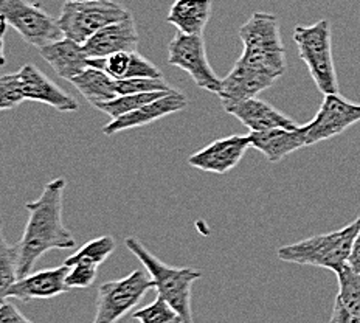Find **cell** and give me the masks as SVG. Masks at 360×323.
Wrapping results in <instances>:
<instances>
[{
  "instance_id": "obj_1",
  "label": "cell",
  "mask_w": 360,
  "mask_h": 323,
  "mask_svg": "<svg viewBox=\"0 0 360 323\" xmlns=\"http://www.w3.org/2000/svg\"><path fill=\"white\" fill-rule=\"evenodd\" d=\"M65 184L64 177L50 180L39 198L25 204L28 221L24 235L16 243L19 251V279L32 274L36 261L49 251L75 247V236L63 221Z\"/></svg>"
},
{
  "instance_id": "obj_2",
  "label": "cell",
  "mask_w": 360,
  "mask_h": 323,
  "mask_svg": "<svg viewBox=\"0 0 360 323\" xmlns=\"http://www.w3.org/2000/svg\"><path fill=\"white\" fill-rule=\"evenodd\" d=\"M244 50L238 64L272 80L281 78L286 72L284 50L278 18L275 14L257 11L239 28Z\"/></svg>"
},
{
  "instance_id": "obj_3",
  "label": "cell",
  "mask_w": 360,
  "mask_h": 323,
  "mask_svg": "<svg viewBox=\"0 0 360 323\" xmlns=\"http://www.w3.org/2000/svg\"><path fill=\"white\" fill-rule=\"evenodd\" d=\"M126 249L140 260L146 272L151 275L154 289L159 297L165 298L182 315L184 323H193L191 288L194 281L200 280V270L193 267H172L149 252L137 238L124 239Z\"/></svg>"
},
{
  "instance_id": "obj_4",
  "label": "cell",
  "mask_w": 360,
  "mask_h": 323,
  "mask_svg": "<svg viewBox=\"0 0 360 323\" xmlns=\"http://www.w3.org/2000/svg\"><path fill=\"white\" fill-rule=\"evenodd\" d=\"M359 217L340 230L329 234L306 238L289 246H283L276 251V257L281 261L294 265L325 267L333 272H340L348 266V260L359 232Z\"/></svg>"
},
{
  "instance_id": "obj_5",
  "label": "cell",
  "mask_w": 360,
  "mask_h": 323,
  "mask_svg": "<svg viewBox=\"0 0 360 323\" xmlns=\"http://www.w3.org/2000/svg\"><path fill=\"white\" fill-rule=\"evenodd\" d=\"M294 42L298 55L303 59L315 86L321 94H339V82L333 58L331 25L326 19L312 25H297L294 30Z\"/></svg>"
},
{
  "instance_id": "obj_6",
  "label": "cell",
  "mask_w": 360,
  "mask_h": 323,
  "mask_svg": "<svg viewBox=\"0 0 360 323\" xmlns=\"http://www.w3.org/2000/svg\"><path fill=\"white\" fill-rule=\"evenodd\" d=\"M131 14L129 10L114 0H79L64 2L58 24L64 37L84 45L100 30Z\"/></svg>"
},
{
  "instance_id": "obj_7",
  "label": "cell",
  "mask_w": 360,
  "mask_h": 323,
  "mask_svg": "<svg viewBox=\"0 0 360 323\" xmlns=\"http://www.w3.org/2000/svg\"><path fill=\"white\" fill-rule=\"evenodd\" d=\"M0 14L2 22L16 30L22 39L37 50L64 37L58 19L28 0H0Z\"/></svg>"
},
{
  "instance_id": "obj_8",
  "label": "cell",
  "mask_w": 360,
  "mask_h": 323,
  "mask_svg": "<svg viewBox=\"0 0 360 323\" xmlns=\"http://www.w3.org/2000/svg\"><path fill=\"white\" fill-rule=\"evenodd\" d=\"M153 288L154 281L145 270H134L124 279L101 284L96 294L94 323H117Z\"/></svg>"
},
{
  "instance_id": "obj_9",
  "label": "cell",
  "mask_w": 360,
  "mask_h": 323,
  "mask_svg": "<svg viewBox=\"0 0 360 323\" xmlns=\"http://www.w3.org/2000/svg\"><path fill=\"white\" fill-rule=\"evenodd\" d=\"M168 64L188 73L198 87L216 95L221 94L222 80L208 61L204 34L177 33L168 45Z\"/></svg>"
},
{
  "instance_id": "obj_10",
  "label": "cell",
  "mask_w": 360,
  "mask_h": 323,
  "mask_svg": "<svg viewBox=\"0 0 360 323\" xmlns=\"http://www.w3.org/2000/svg\"><path fill=\"white\" fill-rule=\"evenodd\" d=\"M360 122V104L345 100L339 94L325 95V100L309 123H306V146L337 137Z\"/></svg>"
},
{
  "instance_id": "obj_11",
  "label": "cell",
  "mask_w": 360,
  "mask_h": 323,
  "mask_svg": "<svg viewBox=\"0 0 360 323\" xmlns=\"http://www.w3.org/2000/svg\"><path fill=\"white\" fill-rule=\"evenodd\" d=\"M250 146L249 135H229V137L212 141L198 153L191 154L188 157V165L200 171L213 172V175H225L238 167Z\"/></svg>"
},
{
  "instance_id": "obj_12",
  "label": "cell",
  "mask_w": 360,
  "mask_h": 323,
  "mask_svg": "<svg viewBox=\"0 0 360 323\" xmlns=\"http://www.w3.org/2000/svg\"><path fill=\"white\" fill-rule=\"evenodd\" d=\"M67 274H69V266L65 265L37 270L24 279H19L4 294H0V297H2V302L10 297L22 300V302H30L36 298H53L65 294L70 289L65 283Z\"/></svg>"
},
{
  "instance_id": "obj_13",
  "label": "cell",
  "mask_w": 360,
  "mask_h": 323,
  "mask_svg": "<svg viewBox=\"0 0 360 323\" xmlns=\"http://www.w3.org/2000/svg\"><path fill=\"white\" fill-rule=\"evenodd\" d=\"M18 73L25 101L44 103L59 112L78 110L79 106L77 100L67 94L64 89L59 87L56 82L47 78V75H44V72H41L37 67L27 64Z\"/></svg>"
},
{
  "instance_id": "obj_14",
  "label": "cell",
  "mask_w": 360,
  "mask_h": 323,
  "mask_svg": "<svg viewBox=\"0 0 360 323\" xmlns=\"http://www.w3.org/2000/svg\"><path fill=\"white\" fill-rule=\"evenodd\" d=\"M89 58H108L122 51H137L139 49V30L135 19L131 14L123 20L114 22L100 30L82 45Z\"/></svg>"
},
{
  "instance_id": "obj_15",
  "label": "cell",
  "mask_w": 360,
  "mask_h": 323,
  "mask_svg": "<svg viewBox=\"0 0 360 323\" xmlns=\"http://www.w3.org/2000/svg\"><path fill=\"white\" fill-rule=\"evenodd\" d=\"M186 106H188V100H186V96L174 90V92L163 95L160 99L154 100L153 103L145 104L143 108L134 110L131 114L110 120V122L103 127V134L108 135V137H112V135H115L122 131L151 125L171 114L184 110Z\"/></svg>"
},
{
  "instance_id": "obj_16",
  "label": "cell",
  "mask_w": 360,
  "mask_h": 323,
  "mask_svg": "<svg viewBox=\"0 0 360 323\" xmlns=\"http://www.w3.org/2000/svg\"><path fill=\"white\" fill-rule=\"evenodd\" d=\"M224 109L227 114L233 115L243 125L249 127L252 132L276 129V127H288V129H295V127H298L294 120L281 114L272 104L266 103L264 100H259L258 96L238 103L224 104Z\"/></svg>"
},
{
  "instance_id": "obj_17",
  "label": "cell",
  "mask_w": 360,
  "mask_h": 323,
  "mask_svg": "<svg viewBox=\"0 0 360 323\" xmlns=\"http://www.w3.org/2000/svg\"><path fill=\"white\" fill-rule=\"evenodd\" d=\"M249 139L252 148L264 154L269 162L278 163L286 156L306 146V125L295 129L276 127V129L250 132Z\"/></svg>"
},
{
  "instance_id": "obj_18",
  "label": "cell",
  "mask_w": 360,
  "mask_h": 323,
  "mask_svg": "<svg viewBox=\"0 0 360 323\" xmlns=\"http://www.w3.org/2000/svg\"><path fill=\"white\" fill-rule=\"evenodd\" d=\"M39 55L56 75L69 82L89 69V56L82 45L67 37L39 49Z\"/></svg>"
},
{
  "instance_id": "obj_19",
  "label": "cell",
  "mask_w": 360,
  "mask_h": 323,
  "mask_svg": "<svg viewBox=\"0 0 360 323\" xmlns=\"http://www.w3.org/2000/svg\"><path fill=\"white\" fill-rule=\"evenodd\" d=\"M212 0H176L171 5L167 22L177 28L179 33L200 36L212 18Z\"/></svg>"
},
{
  "instance_id": "obj_20",
  "label": "cell",
  "mask_w": 360,
  "mask_h": 323,
  "mask_svg": "<svg viewBox=\"0 0 360 323\" xmlns=\"http://www.w3.org/2000/svg\"><path fill=\"white\" fill-rule=\"evenodd\" d=\"M70 84L84 96V99L95 108L96 104L115 100L118 96L117 80H114L100 69L89 67L77 78L70 81Z\"/></svg>"
},
{
  "instance_id": "obj_21",
  "label": "cell",
  "mask_w": 360,
  "mask_h": 323,
  "mask_svg": "<svg viewBox=\"0 0 360 323\" xmlns=\"http://www.w3.org/2000/svg\"><path fill=\"white\" fill-rule=\"evenodd\" d=\"M115 239L110 235L98 236L79 247L77 252L65 260L64 265L72 267L73 265H77V262H89V265L100 267L103 262L115 252Z\"/></svg>"
},
{
  "instance_id": "obj_22",
  "label": "cell",
  "mask_w": 360,
  "mask_h": 323,
  "mask_svg": "<svg viewBox=\"0 0 360 323\" xmlns=\"http://www.w3.org/2000/svg\"><path fill=\"white\" fill-rule=\"evenodd\" d=\"M337 281H339V292L334 303L340 305L360 319V274L347 266L337 272Z\"/></svg>"
},
{
  "instance_id": "obj_23",
  "label": "cell",
  "mask_w": 360,
  "mask_h": 323,
  "mask_svg": "<svg viewBox=\"0 0 360 323\" xmlns=\"http://www.w3.org/2000/svg\"><path fill=\"white\" fill-rule=\"evenodd\" d=\"M171 94V92H157V94H131V95H118L115 100H110L106 103L96 104L95 109H98L103 114L109 115L112 120L123 117L126 114L143 108L145 104L153 103L154 100L160 99V96Z\"/></svg>"
},
{
  "instance_id": "obj_24",
  "label": "cell",
  "mask_w": 360,
  "mask_h": 323,
  "mask_svg": "<svg viewBox=\"0 0 360 323\" xmlns=\"http://www.w3.org/2000/svg\"><path fill=\"white\" fill-rule=\"evenodd\" d=\"M132 317L140 323H184L182 315L159 296L153 303L135 311Z\"/></svg>"
},
{
  "instance_id": "obj_25",
  "label": "cell",
  "mask_w": 360,
  "mask_h": 323,
  "mask_svg": "<svg viewBox=\"0 0 360 323\" xmlns=\"http://www.w3.org/2000/svg\"><path fill=\"white\" fill-rule=\"evenodd\" d=\"M19 251L18 244H8L2 235L0 243V294L19 280Z\"/></svg>"
},
{
  "instance_id": "obj_26",
  "label": "cell",
  "mask_w": 360,
  "mask_h": 323,
  "mask_svg": "<svg viewBox=\"0 0 360 323\" xmlns=\"http://www.w3.org/2000/svg\"><path fill=\"white\" fill-rule=\"evenodd\" d=\"M118 95L131 94H157V92H174L169 82L163 78H129L117 81Z\"/></svg>"
},
{
  "instance_id": "obj_27",
  "label": "cell",
  "mask_w": 360,
  "mask_h": 323,
  "mask_svg": "<svg viewBox=\"0 0 360 323\" xmlns=\"http://www.w3.org/2000/svg\"><path fill=\"white\" fill-rule=\"evenodd\" d=\"M25 101L19 73H5L0 78V109L11 110Z\"/></svg>"
},
{
  "instance_id": "obj_28",
  "label": "cell",
  "mask_w": 360,
  "mask_h": 323,
  "mask_svg": "<svg viewBox=\"0 0 360 323\" xmlns=\"http://www.w3.org/2000/svg\"><path fill=\"white\" fill-rule=\"evenodd\" d=\"M96 272H98V266L89 265V262H77V265L69 267V274L65 279L67 286L70 289L90 288L96 280Z\"/></svg>"
},
{
  "instance_id": "obj_29",
  "label": "cell",
  "mask_w": 360,
  "mask_h": 323,
  "mask_svg": "<svg viewBox=\"0 0 360 323\" xmlns=\"http://www.w3.org/2000/svg\"><path fill=\"white\" fill-rule=\"evenodd\" d=\"M0 323H33L20 314L16 306L5 300L0 306Z\"/></svg>"
},
{
  "instance_id": "obj_30",
  "label": "cell",
  "mask_w": 360,
  "mask_h": 323,
  "mask_svg": "<svg viewBox=\"0 0 360 323\" xmlns=\"http://www.w3.org/2000/svg\"><path fill=\"white\" fill-rule=\"evenodd\" d=\"M329 323H360V319L356 317L354 314L348 312L340 305L334 303V310H333V315Z\"/></svg>"
},
{
  "instance_id": "obj_31",
  "label": "cell",
  "mask_w": 360,
  "mask_h": 323,
  "mask_svg": "<svg viewBox=\"0 0 360 323\" xmlns=\"http://www.w3.org/2000/svg\"><path fill=\"white\" fill-rule=\"evenodd\" d=\"M359 221H360V215H359ZM348 266L356 270V272L360 274V225H359V232L356 235L354 239V244H352V251L349 255V260H348Z\"/></svg>"
},
{
  "instance_id": "obj_32",
  "label": "cell",
  "mask_w": 360,
  "mask_h": 323,
  "mask_svg": "<svg viewBox=\"0 0 360 323\" xmlns=\"http://www.w3.org/2000/svg\"><path fill=\"white\" fill-rule=\"evenodd\" d=\"M65 2H79V0H65Z\"/></svg>"
}]
</instances>
